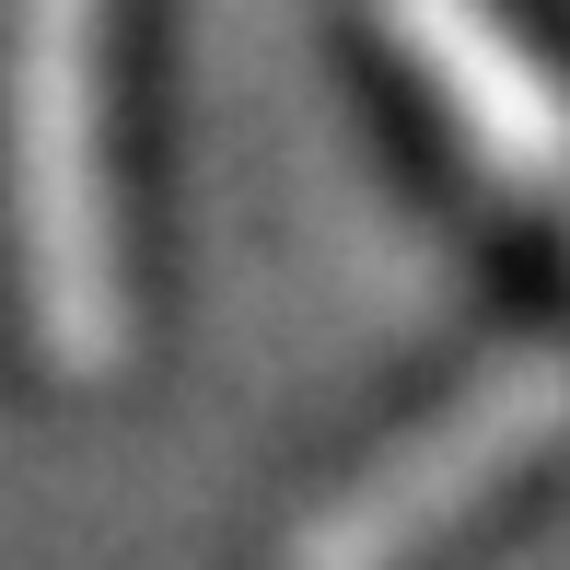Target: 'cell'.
<instances>
[{
    "instance_id": "cell-2",
    "label": "cell",
    "mask_w": 570,
    "mask_h": 570,
    "mask_svg": "<svg viewBox=\"0 0 570 570\" xmlns=\"http://www.w3.org/2000/svg\"><path fill=\"white\" fill-rule=\"evenodd\" d=\"M559 431H570V350L489 361L454 407H431L407 443H384L338 501L292 535V570H407L443 524H465L524 454H548Z\"/></svg>"
},
{
    "instance_id": "cell-3",
    "label": "cell",
    "mask_w": 570,
    "mask_h": 570,
    "mask_svg": "<svg viewBox=\"0 0 570 570\" xmlns=\"http://www.w3.org/2000/svg\"><path fill=\"white\" fill-rule=\"evenodd\" d=\"M373 12L396 36V59L431 82V106L454 117V140L501 187H535V198L570 187V94L501 23V0H373Z\"/></svg>"
},
{
    "instance_id": "cell-1",
    "label": "cell",
    "mask_w": 570,
    "mask_h": 570,
    "mask_svg": "<svg viewBox=\"0 0 570 570\" xmlns=\"http://www.w3.org/2000/svg\"><path fill=\"white\" fill-rule=\"evenodd\" d=\"M106 36L117 0H12V245L36 350L70 384L128 361V268H117V164H106Z\"/></svg>"
}]
</instances>
